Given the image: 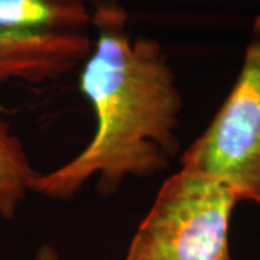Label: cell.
Masks as SVG:
<instances>
[{
    "label": "cell",
    "instance_id": "obj_1",
    "mask_svg": "<svg viewBox=\"0 0 260 260\" xmlns=\"http://www.w3.org/2000/svg\"><path fill=\"white\" fill-rule=\"evenodd\" d=\"M93 34L80 88L93 106L95 133L75 158L39 175L34 192L48 198L70 200L95 175L100 192L110 195L126 178L168 169L179 150L182 97L165 51L132 37L117 0H94Z\"/></svg>",
    "mask_w": 260,
    "mask_h": 260
},
{
    "label": "cell",
    "instance_id": "obj_2",
    "mask_svg": "<svg viewBox=\"0 0 260 260\" xmlns=\"http://www.w3.org/2000/svg\"><path fill=\"white\" fill-rule=\"evenodd\" d=\"M237 203L221 182L181 168L160 186L124 260H233L229 227Z\"/></svg>",
    "mask_w": 260,
    "mask_h": 260
},
{
    "label": "cell",
    "instance_id": "obj_3",
    "mask_svg": "<svg viewBox=\"0 0 260 260\" xmlns=\"http://www.w3.org/2000/svg\"><path fill=\"white\" fill-rule=\"evenodd\" d=\"M94 0H0V83L58 80L93 47Z\"/></svg>",
    "mask_w": 260,
    "mask_h": 260
},
{
    "label": "cell",
    "instance_id": "obj_4",
    "mask_svg": "<svg viewBox=\"0 0 260 260\" xmlns=\"http://www.w3.org/2000/svg\"><path fill=\"white\" fill-rule=\"evenodd\" d=\"M181 168L221 182L237 201L260 207V16L253 22L232 91L182 153Z\"/></svg>",
    "mask_w": 260,
    "mask_h": 260
},
{
    "label": "cell",
    "instance_id": "obj_5",
    "mask_svg": "<svg viewBox=\"0 0 260 260\" xmlns=\"http://www.w3.org/2000/svg\"><path fill=\"white\" fill-rule=\"evenodd\" d=\"M22 143L13 136L8 126L0 119V217L12 220L19 204L29 191L34 192V185L39 178Z\"/></svg>",
    "mask_w": 260,
    "mask_h": 260
},
{
    "label": "cell",
    "instance_id": "obj_6",
    "mask_svg": "<svg viewBox=\"0 0 260 260\" xmlns=\"http://www.w3.org/2000/svg\"><path fill=\"white\" fill-rule=\"evenodd\" d=\"M34 260H59V254L52 244L44 243L38 247Z\"/></svg>",
    "mask_w": 260,
    "mask_h": 260
}]
</instances>
